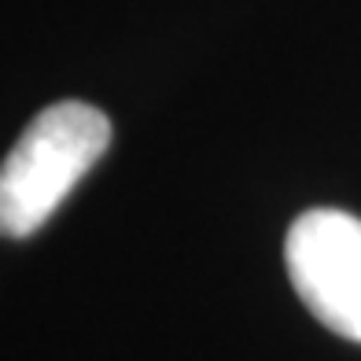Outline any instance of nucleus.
<instances>
[{"instance_id":"nucleus-1","label":"nucleus","mask_w":361,"mask_h":361,"mask_svg":"<svg viewBox=\"0 0 361 361\" xmlns=\"http://www.w3.org/2000/svg\"><path fill=\"white\" fill-rule=\"evenodd\" d=\"M111 147V118L81 100L44 107L0 162V236L23 240L56 214Z\"/></svg>"},{"instance_id":"nucleus-2","label":"nucleus","mask_w":361,"mask_h":361,"mask_svg":"<svg viewBox=\"0 0 361 361\" xmlns=\"http://www.w3.org/2000/svg\"><path fill=\"white\" fill-rule=\"evenodd\" d=\"M284 266L310 314L361 343V218L332 207L299 214L284 240Z\"/></svg>"}]
</instances>
